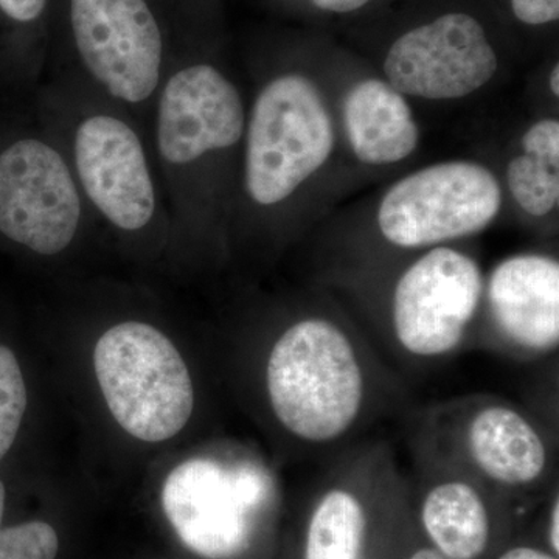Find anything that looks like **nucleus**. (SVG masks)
<instances>
[{
  "label": "nucleus",
  "mask_w": 559,
  "mask_h": 559,
  "mask_svg": "<svg viewBox=\"0 0 559 559\" xmlns=\"http://www.w3.org/2000/svg\"><path fill=\"white\" fill-rule=\"evenodd\" d=\"M266 381L275 417L311 443L344 436L358 418L366 390L352 342L323 319L300 320L280 336Z\"/></svg>",
  "instance_id": "1"
},
{
  "label": "nucleus",
  "mask_w": 559,
  "mask_h": 559,
  "mask_svg": "<svg viewBox=\"0 0 559 559\" xmlns=\"http://www.w3.org/2000/svg\"><path fill=\"white\" fill-rule=\"evenodd\" d=\"M94 367L110 414L134 439L159 443L186 428L193 382L159 330L142 322L112 326L95 345Z\"/></svg>",
  "instance_id": "2"
},
{
  "label": "nucleus",
  "mask_w": 559,
  "mask_h": 559,
  "mask_svg": "<svg viewBox=\"0 0 559 559\" xmlns=\"http://www.w3.org/2000/svg\"><path fill=\"white\" fill-rule=\"evenodd\" d=\"M333 123L307 76L283 75L260 92L248 131L246 187L260 205L289 198L329 160Z\"/></svg>",
  "instance_id": "3"
},
{
  "label": "nucleus",
  "mask_w": 559,
  "mask_h": 559,
  "mask_svg": "<svg viewBox=\"0 0 559 559\" xmlns=\"http://www.w3.org/2000/svg\"><path fill=\"white\" fill-rule=\"evenodd\" d=\"M271 496L270 477L255 466L191 459L165 480L162 507L191 551L231 559L249 549Z\"/></svg>",
  "instance_id": "4"
},
{
  "label": "nucleus",
  "mask_w": 559,
  "mask_h": 559,
  "mask_svg": "<svg viewBox=\"0 0 559 559\" xmlns=\"http://www.w3.org/2000/svg\"><path fill=\"white\" fill-rule=\"evenodd\" d=\"M502 204L498 179L481 165L447 162L407 176L378 212L382 235L401 248H425L485 229Z\"/></svg>",
  "instance_id": "5"
},
{
  "label": "nucleus",
  "mask_w": 559,
  "mask_h": 559,
  "mask_svg": "<svg viewBox=\"0 0 559 559\" xmlns=\"http://www.w3.org/2000/svg\"><path fill=\"white\" fill-rule=\"evenodd\" d=\"M80 194L57 150L22 139L0 153V231L40 255H57L75 238Z\"/></svg>",
  "instance_id": "6"
},
{
  "label": "nucleus",
  "mask_w": 559,
  "mask_h": 559,
  "mask_svg": "<svg viewBox=\"0 0 559 559\" xmlns=\"http://www.w3.org/2000/svg\"><path fill=\"white\" fill-rule=\"evenodd\" d=\"M480 267L450 248L430 250L401 275L393 294V329L401 347L439 358L459 347L481 297Z\"/></svg>",
  "instance_id": "7"
},
{
  "label": "nucleus",
  "mask_w": 559,
  "mask_h": 559,
  "mask_svg": "<svg viewBox=\"0 0 559 559\" xmlns=\"http://www.w3.org/2000/svg\"><path fill=\"white\" fill-rule=\"evenodd\" d=\"M81 60L112 97L145 102L160 80L164 39L146 0H70Z\"/></svg>",
  "instance_id": "8"
},
{
  "label": "nucleus",
  "mask_w": 559,
  "mask_h": 559,
  "mask_svg": "<svg viewBox=\"0 0 559 559\" xmlns=\"http://www.w3.org/2000/svg\"><path fill=\"white\" fill-rule=\"evenodd\" d=\"M498 70V57L476 17L448 13L390 47L384 72L401 94L451 100L473 94Z\"/></svg>",
  "instance_id": "9"
},
{
  "label": "nucleus",
  "mask_w": 559,
  "mask_h": 559,
  "mask_svg": "<svg viewBox=\"0 0 559 559\" xmlns=\"http://www.w3.org/2000/svg\"><path fill=\"white\" fill-rule=\"evenodd\" d=\"M75 164L92 204L121 230L143 229L156 209V191L142 142L116 117L92 116L75 135Z\"/></svg>",
  "instance_id": "10"
},
{
  "label": "nucleus",
  "mask_w": 559,
  "mask_h": 559,
  "mask_svg": "<svg viewBox=\"0 0 559 559\" xmlns=\"http://www.w3.org/2000/svg\"><path fill=\"white\" fill-rule=\"evenodd\" d=\"M245 108L237 87L218 69L194 64L168 80L157 112V146L170 165L191 164L240 142Z\"/></svg>",
  "instance_id": "11"
},
{
  "label": "nucleus",
  "mask_w": 559,
  "mask_h": 559,
  "mask_svg": "<svg viewBox=\"0 0 559 559\" xmlns=\"http://www.w3.org/2000/svg\"><path fill=\"white\" fill-rule=\"evenodd\" d=\"M491 316L500 333L528 352H550L559 342V264L549 257H511L488 283Z\"/></svg>",
  "instance_id": "12"
},
{
  "label": "nucleus",
  "mask_w": 559,
  "mask_h": 559,
  "mask_svg": "<svg viewBox=\"0 0 559 559\" xmlns=\"http://www.w3.org/2000/svg\"><path fill=\"white\" fill-rule=\"evenodd\" d=\"M344 119L353 153L364 164H396L417 148L418 127L411 106L384 81L355 84L345 98Z\"/></svg>",
  "instance_id": "13"
},
{
  "label": "nucleus",
  "mask_w": 559,
  "mask_h": 559,
  "mask_svg": "<svg viewBox=\"0 0 559 559\" xmlns=\"http://www.w3.org/2000/svg\"><path fill=\"white\" fill-rule=\"evenodd\" d=\"M468 450L485 476L510 487L533 484L547 465L538 430L510 407L489 406L474 415Z\"/></svg>",
  "instance_id": "14"
},
{
  "label": "nucleus",
  "mask_w": 559,
  "mask_h": 559,
  "mask_svg": "<svg viewBox=\"0 0 559 559\" xmlns=\"http://www.w3.org/2000/svg\"><path fill=\"white\" fill-rule=\"evenodd\" d=\"M421 522L436 550L448 559H477L489 543L487 506L473 485L450 480L428 492Z\"/></svg>",
  "instance_id": "15"
},
{
  "label": "nucleus",
  "mask_w": 559,
  "mask_h": 559,
  "mask_svg": "<svg viewBox=\"0 0 559 559\" xmlns=\"http://www.w3.org/2000/svg\"><path fill=\"white\" fill-rule=\"evenodd\" d=\"M366 546L362 503L347 489H331L312 511L305 559H366Z\"/></svg>",
  "instance_id": "16"
},
{
  "label": "nucleus",
  "mask_w": 559,
  "mask_h": 559,
  "mask_svg": "<svg viewBox=\"0 0 559 559\" xmlns=\"http://www.w3.org/2000/svg\"><path fill=\"white\" fill-rule=\"evenodd\" d=\"M559 164L522 154L510 162L507 179L514 200L532 216H544L559 201Z\"/></svg>",
  "instance_id": "17"
},
{
  "label": "nucleus",
  "mask_w": 559,
  "mask_h": 559,
  "mask_svg": "<svg viewBox=\"0 0 559 559\" xmlns=\"http://www.w3.org/2000/svg\"><path fill=\"white\" fill-rule=\"evenodd\" d=\"M27 409V389L16 356L0 345V460L13 447Z\"/></svg>",
  "instance_id": "18"
},
{
  "label": "nucleus",
  "mask_w": 559,
  "mask_h": 559,
  "mask_svg": "<svg viewBox=\"0 0 559 559\" xmlns=\"http://www.w3.org/2000/svg\"><path fill=\"white\" fill-rule=\"evenodd\" d=\"M58 547L57 532L46 522L0 527V559H55Z\"/></svg>",
  "instance_id": "19"
},
{
  "label": "nucleus",
  "mask_w": 559,
  "mask_h": 559,
  "mask_svg": "<svg viewBox=\"0 0 559 559\" xmlns=\"http://www.w3.org/2000/svg\"><path fill=\"white\" fill-rule=\"evenodd\" d=\"M524 153L539 159L559 164V123L557 120H543L533 124L522 139Z\"/></svg>",
  "instance_id": "20"
},
{
  "label": "nucleus",
  "mask_w": 559,
  "mask_h": 559,
  "mask_svg": "<svg viewBox=\"0 0 559 559\" xmlns=\"http://www.w3.org/2000/svg\"><path fill=\"white\" fill-rule=\"evenodd\" d=\"M511 10L524 24H549L558 21L559 0H511Z\"/></svg>",
  "instance_id": "21"
},
{
  "label": "nucleus",
  "mask_w": 559,
  "mask_h": 559,
  "mask_svg": "<svg viewBox=\"0 0 559 559\" xmlns=\"http://www.w3.org/2000/svg\"><path fill=\"white\" fill-rule=\"evenodd\" d=\"M47 0H0V10L17 22L38 20L46 10Z\"/></svg>",
  "instance_id": "22"
},
{
  "label": "nucleus",
  "mask_w": 559,
  "mask_h": 559,
  "mask_svg": "<svg viewBox=\"0 0 559 559\" xmlns=\"http://www.w3.org/2000/svg\"><path fill=\"white\" fill-rule=\"evenodd\" d=\"M370 2L371 0H311L312 5L330 13H352Z\"/></svg>",
  "instance_id": "23"
},
{
  "label": "nucleus",
  "mask_w": 559,
  "mask_h": 559,
  "mask_svg": "<svg viewBox=\"0 0 559 559\" xmlns=\"http://www.w3.org/2000/svg\"><path fill=\"white\" fill-rule=\"evenodd\" d=\"M498 559H557L546 551L533 549V547H514L500 555Z\"/></svg>",
  "instance_id": "24"
},
{
  "label": "nucleus",
  "mask_w": 559,
  "mask_h": 559,
  "mask_svg": "<svg viewBox=\"0 0 559 559\" xmlns=\"http://www.w3.org/2000/svg\"><path fill=\"white\" fill-rule=\"evenodd\" d=\"M558 525H559V502L557 499V500H555L554 509H551L550 528H549L550 546H551V549L555 550V554H558V551H559Z\"/></svg>",
  "instance_id": "25"
},
{
  "label": "nucleus",
  "mask_w": 559,
  "mask_h": 559,
  "mask_svg": "<svg viewBox=\"0 0 559 559\" xmlns=\"http://www.w3.org/2000/svg\"><path fill=\"white\" fill-rule=\"evenodd\" d=\"M409 559H448L444 558L443 555L440 554V551H437L436 549H421L418 551H415L414 555Z\"/></svg>",
  "instance_id": "26"
},
{
  "label": "nucleus",
  "mask_w": 559,
  "mask_h": 559,
  "mask_svg": "<svg viewBox=\"0 0 559 559\" xmlns=\"http://www.w3.org/2000/svg\"><path fill=\"white\" fill-rule=\"evenodd\" d=\"M550 87L555 95H559V66H555L550 76Z\"/></svg>",
  "instance_id": "27"
},
{
  "label": "nucleus",
  "mask_w": 559,
  "mask_h": 559,
  "mask_svg": "<svg viewBox=\"0 0 559 559\" xmlns=\"http://www.w3.org/2000/svg\"><path fill=\"white\" fill-rule=\"evenodd\" d=\"M3 511H5V506H3V503H0V527H2Z\"/></svg>",
  "instance_id": "28"
}]
</instances>
